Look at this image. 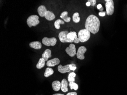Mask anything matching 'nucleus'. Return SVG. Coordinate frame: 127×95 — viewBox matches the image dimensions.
I'll return each instance as SVG.
<instances>
[{
  "label": "nucleus",
  "instance_id": "1",
  "mask_svg": "<svg viewBox=\"0 0 127 95\" xmlns=\"http://www.w3.org/2000/svg\"><path fill=\"white\" fill-rule=\"evenodd\" d=\"M100 26L99 19L94 15H90L86 19L85 23V29L92 34H95L99 32Z\"/></svg>",
  "mask_w": 127,
  "mask_h": 95
},
{
  "label": "nucleus",
  "instance_id": "2",
  "mask_svg": "<svg viewBox=\"0 0 127 95\" xmlns=\"http://www.w3.org/2000/svg\"><path fill=\"white\" fill-rule=\"evenodd\" d=\"M90 36V32L86 29L80 30L78 33V37L80 42L82 43L88 40Z\"/></svg>",
  "mask_w": 127,
  "mask_h": 95
},
{
  "label": "nucleus",
  "instance_id": "3",
  "mask_svg": "<svg viewBox=\"0 0 127 95\" xmlns=\"http://www.w3.org/2000/svg\"><path fill=\"white\" fill-rule=\"evenodd\" d=\"M40 23L39 17L36 15L30 16L27 20V23L29 27L35 26Z\"/></svg>",
  "mask_w": 127,
  "mask_h": 95
},
{
  "label": "nucleus",
  "instance_id": "4",
  "mask_svg": "<svg viewBox=\"0 0 127 95\" xmlns=\"http://www.w3.org/2000/svg\"><path fill=\"white\" fill-rule=\"evenodd\" d=\"M106 13L109 16L112 15L114 12V2L113 0H105Z\"/></svg>",
  "mask_w": 127,
  "mask_h": 95
},
{
  "label": "nucleus",
  "instance_id": "5",
  "mask_svg": "<svg viewBox=\"0 0 127 95\" xmlns=\"http://www.w3.org/2000/svg\"><path fill=\"white\" fill-rule=\"evenodd\" d=\"M69 32L67 31H63L61 32L59 34L58 37L60 41L62 43H72L74 41L68 39L67 35Z\"/></svg>",
  "mask_w": 127,
  "mask_h": 95
},
{
  "label": "nucleus",
  "instance_id": "6",
  "mask_svg": "<svg viewBox=\"0 0 127 95\" xmlns=\"http://www.w3.org/2000/svg\"><path fill=\"white\" fill-rule=\"evenodd\" d=\"M42 43L47 46H54L56 44L57 40L55 37L49 38L45 37L42 39Z\"/></svg>",
  "mask_w": 127,
  "mask_h": 95
},
{
  "label": "nucleus",
  "instance_id": "7",
  "mask_svg": "<svg viewBox=\"0 0 127 95\" xmlns=\"http://www.w3.org/2000/svg\"><path fill=\"white\" fill-rule=\"evenodd\" d=\"M66 52L70 57H74L76 54L75 46L74 44H70L69 47L66 49Z\"/></svg>",
  "mask_w": 127,
  "mask_h": 95
},
{
  "label": "nucleus",
  "instance_id": "8",
  "mask_svg": "<svg viewBox=\"0 0 127 95\" xmlns=\"http://www.w3.org/2000/svg\"><path fill=\"white\" fill-rule=\"evenodd\" d=\"M86 51L87 49L84 46H81L79 48L76 54L77 58L80 60H83L84 59L85 57L84 55L86 52Z\"/></svg>",
  "mask_w": 127,
  "mask_h": 95
},
{
  "label": "nucleus",
  "instance_id": "9",
  "mask_svg": "<svg viewBox=\"0 0 127 95\" xmlns=\"http://www.w3.org/2000/svg\"><path fill=\"white\" fill-rule=\"evenodd\" d=\"M57 69L58 71L62 73L69 72L71 70L69 67V64H67L64 66H62L61 65H59L57 67Z\"/></svg>",
  "mask_w": 127,
  "mask_h": 95
},
{
  "label": "nucleus",
  "instance_id": "10",
  "mask_svg": "<svg viewBox=\"0 0 127 95\" xmlns=\"http://www.w3.org/2000/svg\"><path fill=\"white\" fill-rule=\"evenodd\" d=\"M60 63V60L57 58H55L50 60H48L47 63L48 67H54L56 65H58Z\"/></svg>",
  "mask_w": 127,
  "mask_h": 95
},
{
  "label": "nucleus",
  "instance_id": "11",
  "mask_svg": "<svg viewBox=\"0 0 127 95\" xmlns=\"http://www.w3.org/2000/svg\"><path fill=\"white\" fill-rule=\"evenodd\" d=\"M47 9L44 5H40L37 9V12L39 15L42 17H45V15L47 12Z\"/></svg>",
  "mask_w": 127,
  "mask_h": 95
},
{
  "label": "nucleus",
  "instance_id": "12",
  "mask_svg": "<svg viewBox=\"0 0 127 95\" xmlns=\"http://www.w3.org/2000/svg\"><path fill=\"white\" fill-rule=\"evenodd\" d=\"M29 46L30 47L36 50H40L42 47V44L40 42L38 41L31 42L29 43Z\"/></svg>",
  "mask_w": 127,
  "mask_h": 95
},
{
  "label": "nucleus",
  "instance_id": "13",
  "mask_svg": "<svg viewBox=\"0 0 127 95\" xmlns=\"http://www.w3.org/2000/svg\"><path fill=\"white\" fill-rule=\"evenodd\" d=\"M51 53V51L49 49H47L45 50V51L43 52V54H42V57L44 59L45 61H48V59L52 57Z\"/></svg>",
  "mask_w": 127,
  "mask_h": 95
},
{
  "label": "nucleus",
  "instance_id": "14",
  "mask_svg": "<svg viewBox=\"0 0 127 95\" xmlns=\"http://www.w3.org/2000/svg\"><path fill=\"white\" fill-rule=\"evenodd\" d=\"M52 86L54 91H59L61 89V83L59 81H54L52 83Z\"/></svg>",
  "mask_w": 127,
  "mask_h": 95
},
{
  "label": "nucleus",
  "instance_id": "15",
  "mask_svg": "<svg viewBox=\"0 0 127 95\" xmlns=\"http://www.w3.org/2000/svg\"><path fill=\"white\" fill-rule=\"evenodd\" d=\"M61 89L63 92H66L68 91V82L65 79H63L61 82Z\"/></svg>",
  "mask_w": 127,
  "mask_h": 95
},
{
  "label": "nucleus",
  "instance_id": "16",
  "mask_svg": "<svg viewBox=\"0 0 127 95\" xmlns=\"http://www.w3.org/2000/svg\"><path fill=\"white\" fill-rule=\"evenodd\" d=\"M45 18L48 21H52L55 18V16L51 11L48 10L45 16Z\"/></svg>",
  "mask_w": 127,
  "mask_h": 95
},
{
  "label": "nucleus",
  "instance_id": "17",
  "mask_svg": "<svg viewBox=\"0 0 127 95\" xmlns=\"http://www.w3.org/2000/svg\"><path fill=\"white\" fill-rule=\"evenodd\" d=\"M60 17L64 20V22H68L70 21V17H68V12L65 11L62 12L60 15Z\"/></svg>",
  "mask_w": 127,
  "mask_h": 95
},
{
  "label": "nucleus",
  "instance_id": "18",
  "mask_svg": "<svg viewBox=\"0 0 127 95\" xmlns=\"http://www.w3.org/2000/svg\"><path fill=\"white\" fill-rule=\"evenodd\" d=\"M45 61L42 57L40 58L38 62V63L36 65V67L38 69H41L45 66Z\"/></svg>",
  "mask_w": 127,
  "mask_h": 95
},
{
  "label": "nucleus",
  "instance_id": "19",
  "mask_svg": "<svg viewBox=\"0 0 127 95\" xmlns=\"http://www.w3.org/2000/svg\"><path fill=\"white\" fill-rule=\"evenodd\" d=\"M67 37L68 39L72 40L74 41L75 39H77L78 38L77 35V33L75 32H70L69 33H68L67 35Z\"/></svg>",
  "mask_w": 127,
  "mask_h": 95
},
{
  "label": "nucleus",
  "instance_id": "20",
  "mask_svg": "<svg viewBox=\"0 0 127 95\" xmlns=\"http://www.w3.org/2000/svg\"><path fill=\"white\" fill-rule=\"evenodd\" d=\"M53 73V70L52 68L48 67L46 69L44 76L45 77L47 78V77H49L52 75Z\"/></svg>",
  "mask_w": 127,
  "mask_h": 95
},
{
  "label": "nucleus",
  "instance_id": "21",
  "mask_svg": "<svg viewBox=\"0 0 127 95\" xmlns=\"http://www.w3.org/2000/svg\"><path fill=\"white\" fill-rule=\"evenodd\" d=\"M64 22L62 20L58 19L54 22V27L57 29H59L60 28V24H64Z\"/></svg>",
  "mask_w": 127,
  "mask_h": 95
},
{
  "label": "nucleus",
  "instance_id": "22",
  "mask_svg": "<svg viewBox=\"0 0 127 95\" xmlns=\"http://www.w3.org/2000/svg\"><path fill=\"white\" fill-rule=\"evenodd\" d=\"M72 20L73 22L75 23H78L79 22L80 18L79 17V14L77 12L74 13L72 17Z\"/></svg>",
  "mask_w": 127,
  "mask_h": 95
},
{
  "label": "nucleus",
  "instance_id": "23",
  "mask_svg": "<svg viewBox=\"0 0 127 95\" xmlns=\"http://www.w3.org/2000/svg\"><path fill=\"white\" fill-rule=\"evenodd\" d=\"M69 85L71 90L74 89L75 90L77 91L79 88V86L74 82H70L69 84Z\"/></svg>",
  "mask_w": 127,
  "mask_h": 95
},
{
  "label": "nucleus",
  "instance_id": "24",
  "mask_svg": "<svg viewBox=\"0 0 127 95\" xmlns=\"http://www.w3.org/2000/svg\"><path fill=\"white\" fill-rule=\"evenodd\" d=\"M76 74L74 72L70 73L68 76V80L69 82H74L75 81V77Z\"/></svg>",
  "mask_w": 127,
  "mask_h": 95
},
{
  "label": "nucleus",
  "instance_id": "25",
  "mask_svg": "<svg viewBox=\"0 0 127 95\" xmlns=\"http://www.w3.org/2000/svg\"><path fill=\"white\" fill-rule=\"evenodd\" d=\"M69 67H70V70L72 71H74L77 69V67H76L75 65L74 64H70Z\"/></svg>",
  "mask_w": 127,
  "mask_h": 95
},
{
  "label": "nucleus",
  "instance_id": "26",
  "mask_svg": "<svg viewBox=\"0 0 127 95\" xmlns=\"http://www.w3.org/2000/svg\"><path fill=\"white\" fill-rule=\"evenodd\" d=\"M88 2H89L91 4V5L94 7L96 4V0H88Z\"/></svg>",
  "mask_w": 127,
  "mask_h": 95
},
{
  "label": "nucleus",
  "instance_id": "27",
  "mask_svg": "<svg viewBox=\"0 0 127 95\" xmlns=\"http://www.w3.org/2000/svg\"><path fill=\"white\" fill-rule=\"evenodd\" d=\"M74 42L75 43H79L80 42V40L79 39V37L77 38V39H75L74 40Z\"/></svg>",
  "mask_w": 127,
  "mask_h": 95
},
{
  "label": "nucleus",
  "instance_id": "28",
  "mask_svg": "<svg viewBox=\"0 0 127 95\" xmlns=\"http://www.w3.org/2000/svg\"><path fill=\"white\" fill-rule=\"evenodd\" d=\"M66 95H77V93L76 92H69Z\"/></svg>",
  "mask_w": 127,
  "mask_h": 95
},
{
  "label": "nucleus",
  "instance_id": "29",
  "mask_svg": "<svg viewBox=\"0 0 127 95\" xmlns=\"http://www.w3.org/2000/svg\"><path fill=\"white\" fill-rule=\"evenodd\" d=\"M99 15L101 17H104L105 15V12H100V13H99Z\"/></svg>",
  "mask_w": 127,
  "mask_h": 95
},
{
  "label": "nucleus",
  "instance_id": "30",
  "mask_svg": "<svg viewBox=\"0 0 127 95\" xmlns=\"http://www.w3.org/2000/svg\"><path fill=\"white\" fill-rule=\"evenodd\" d=\"M102 7L101 4H99L97 5V9H98V10H99L100 9L102 8Z\"/></svg>",
  "mask_w": 127,
  "mask_h": 95
},
{
  "label": "nucleus",
  "instance_id": "31",
  "mask_svg": "<svg viewBox=\"0 0 127 95\" xmlns=\"http://www.w3.org/2000/svg\"><path fill=\"white\" fill-rule=\"evenodd\" d=\"M86 5L88 7H89V6L91 5V4L89 2H87L86 3Z\"/></svg>",
  "mask_w": 127,
  "mask_h": 95
},
{
  "label": "nucleus",
  "instance_id": "32",
  "mask_svg": "<svg viewBox=\"0 0 127 95\" xmlns=\"http://www.w3.org/2000/svg\"><path fill=\"white\" fill-rule=\"evenodd\" d=\"M53 95H64V94H53Z\"/></svg>",
  "mask_w": 127,
  "mask_h": 95
},
{
  "label": "nucleus",
  "instance_id": "33",
  "mask_svg": "<svg viewBox=\"0 0 127 95\" xmlns=\"http://www.w3.org/2000/svg\"><path fill=\"white\" fill-rule=\"evenodd\" d=\"M103 10H104V8H103V7H102V8H101V9H100L99 10V11H103Z\"/></svg>",
  "mask_w": 127,
  "mask_h": 95
}]
</instances>
